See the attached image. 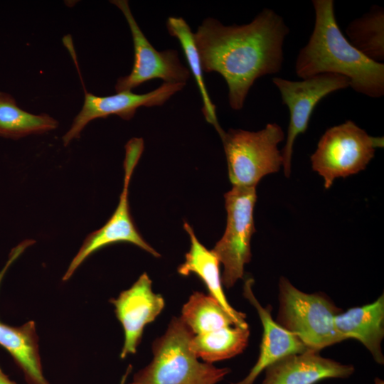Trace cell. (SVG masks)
<instances>
[{"mask_svg": "<svg viewBox=\"0 0 384 384\" xmlns=\"http://www.w3.org/2000/svg\"><path fill=\"white\" fill-rule=\"evenodd\" d=\"M289 32L283 18L270 9L247 24L225 26L208 18L198 26L194 41L203 72H215L225 79L232 109L243 107L257 78L280 72Z\"/></svg>", "mask_w": 384, "mask_h": 384, "instance_id": "1", "label": "cell"}, {"mask_svg": "<svg viewBox=\"0 0 384 384\" xmlns=\"http://www.w3.org/2000/svg\"><path fill=\"white\" fill-rule=\"evenodd\" d=\"M313 31L299 52L295 73L302 79L336 74L349 80L356 92L370 97L384 95V63H377L356 49L339 28L333 0L312 1Z\"/></svg>", "mask_w": 384, "mask_h": 384, "instance_id": "2", "label": "cell"}, {"mask_svg": "<svg viewBox=\"0 0 384 384\" xmlns=\"http://www.w3.org/2000/svg\"><path fill=\"white\" fill-rule=\"evenodd\" d=\"M194 334L181 319L174 318L152 347L154 358L134 377L136 384H217L230 372L202 363L190 348Z\"/></svg>", "mask_w": 384, "mask_h": 384, "instance_id": "3", "label": "cell"}, {"mask_svg": "<svg viewBox=\"0 0 384 384\" xmlns=\"http://www.w3.org/2000/svg\"><path fill=\"white\" fill-rule=\"evenodd\" d=\"M275 321L295 334L307 349H321L344 341L335 329L334 317L342 310L321 293H306L281 277Z\"/></svg>", "mask_w": 384, "mask_h": 384, "instance_id": "4", "label": "cell"}, {"mask_svg": "<svg viewBox=\"0 0 384 384\" xmlns=\"http://www.w3.org/2000/svg\"><path fill=\"white\" fill-rule=\"evenodd\" d=\"M220 138L233 186L256 188L265 176L282 166V154L277 146L284 133L277 123H269L257 132L230 129Z\"/></svg>", "mask_w": 384, "mask_h": 384, "instance_id": "5", "label": "cell"}, {"mask_svg": "<svg viewBox=\"0 0 384 384\" xmlns=\"http://www.w3.org/2000/svg\"><path fill=\"white\" fill-rule=\"evenodd\" d=\"M384 139L373 137L355 122H345L328 129L311 156L312 169L324 179L326 189L337 178H346L364 170L374 157L375 149L383 147Z\"/></svg>", "mask_w": 384, "mask_h": 384, "instance_id": "6", "label": "cell"}, {"mask_svg": "<svg viewBox=\"0 0 384 384\" xmlns=\"http://www.w3.org/2000/svg\"><path fill=\"white\" fill-rule=\"evenodd\" d=\"M224 198L226 227L211 251L223 266L222 284L229 289L243 277L245 265L251 260L250 242L256 231L253 218L256 188L233 186Z\"/></svg>", "mask_w": 384, "mask_h": 384, "instance_id": "7", "label": "cell"}, {"mask_svg": "<svg viewBox=\"0 0 384 384\" xmlns=\"http://www.w3.org/2000/svg\"><path fill=\"white\" fill-rule=\"evenodd\" d=\"M143 150L144 141L141 138H132L125 145V158L123 164L124 185L118 205L106 223L86 237L63 277V281L70 279L79 266L92 253L114 243H131L156 257L160 256L159 253L144 240L136 228L129 205L128 195L131 177Z\"/></svg>", "mask_w": 384, "mask_h": 384, "instance_id": "8", "label": "cell"}, {"mask_svg": "<svg viewBox=\"0 0 384 384\" xmlns=\"http://www.w3.org/2000/svg\"><path fill=\"white\" fill-rule=\"evenodd\" d=\"M289 112V122L286 142L282 151L284 176L291 175L293 146L297 137L308 129L309 123L317 104L329 94L350 87L348 78L336 74H321L301 81L273 78Z\"/></svg>", "mask_w": 384, "mask_h": 384, "instance_id": "9", "label": "cell"}, {"mask_svg": "<svg viewBox=\"0 0 384 384\" xmlns=\"http://www.w3.org/2000/svg\"><path fill=\"white\" fill-rule=\"evenodd\" d=\"M111 3L119 9L126 18L132 36L134 53L132 71L117 79L116 92L132 91L156 78L161 79L164 83H186L190 78V71L181 63L177 50H156L140 29L128 1L114 0Z\"/></svg>", "mask_w": 384, "mask_h": 384, "instance_id": "10", "label": "cell"}, {"mask_svg": "<svg viewBox=\"0 0 384 384\" xmlns=\"http://www.w3.org/2000/svg\"><path fill=\"white\" fill-rule=\"evenodd\" d=\"M185 85L186 83H163L156 89L144 94L125 91L105 97L85 92L82 110L63 137V144L67 146L73 139L79 138L85 127L93 119L115 114L123 119L129 120L139 107L161 106Z\"/></svg>", "mask_w": 384, "mask_h": 384, "instance_id": "11", "label": "cell"}, {"mask_svg": "<svg viewBox=\"0 0 384 384\" xmlns=\"http://www.w3.org/2000/svg\"><path fill=\"white\" fill-rule=\"evenodd\" d=\"M110 302L124 331V342L120 357L135 353L144 326L153 321L164 307V299L154 293L151 280L143 273L128 289L120 293Z\"/></svg>", "mask_w": 384, "mask_h": 384, "instance_id": "12", "label": "cell"}, {"mask_svg": "<svg viewBox=\"0 0 384 384\" xmlns=\"http://www.w3.org/2000/svg\"><path fill=\"white\" fill-rule=\"evenodd\" d=\"M354 370L351 364H343L307 349L269 366L262 384H315L326 378H346Z\"/></svg>", "mask_w": 384, "mask_h": 384, "instance_id": "13", "label": "cell"}, {"mask_svg": "<svg viewBox=\"0 0 384 384\" xmlns=\"http://www.w3.org/2000/svg\"><path fill=\"white\" fill-rule=\"evenodd\" d=\"M252 278H247L243 287V296L256 309L263 331L257 362L242 380L232 384H253L259 375L269 366L290 354L299 353L307 348L293 333L278 324L272 316L270 305L263 306L252 292Z\"/></svg>", "mask_w": 384, "mask_h": 384, "instance_id": "14", "label": "cell"}, {"mask_svg": "<svg viewBox=\"0 0 384 384\" xmlns=\"http://www.w3.org/2000/svg\"><path fill=\"white\" fill-rule=\"evenodd\" d=\"M334 323L344 340L357 339L368 350L377 363H384L381 347L384 337L383 294L370 304L340 312L334 317Z\"/></svg>", "mask_w": 384, "mask_h": 384, "instance_id": "15", "label": "cell"}, {"mask_svg": "<svg viewBox=\"0 0 384 384\" xmlns=\"http://www.w3.org/2000/svg\"><path fill=\"white\" fill-rule=\"evenodd\" d=\"M183 228L189 235L191 247L185 255V261L178 267V272L183 276L191 273L196 274L204 282L210 292V295L241 325L248 326L244 313L236 311L228 302L223 289L220 274V262L216 256L203 245L196 238L193 229L184 222Z\"/></svg>", "mask_w": 384, "mask_h": 384, "instance_id": "16", "label": "cell"}, {"mask_svg": "<svg viewBox=\"0 0 384 384\" xmlns=\"http://www.w3.org/2000/svg\"><path fill=\"white\" fill-rule=\"evenodd\" d=\"M0 276V280H1ZM0 346L13 357L28 384H50L43 375L35 323L11 326L0 321Z\"/></svg>", "mask_w": 384, "mask_h": 384, "instance_id": "17", "label": "cell"}, {"mask_svg": "<svg viewBox=\"0 0 384 384\" xmlns=\"http://www.w3.org/2000/svg\"><path fill=\"white\" fill-rule=\"evenodd\" d=\"M248 326H231L193 335L190 348L207 363L228 359L242 353L248 343Z\"/></svg>", "mask_w": 384, "mask_h": 384, "instance_id": "18", "label": "cell"}, {"mask_svg": "<svg viewBox=\"0 0 384 384\" xmlns=\"http://www.w3.org/2000/svg\"><path fill=\"white\" fill-rule=\"evenodd\" d=\"M166 27L171 36L176 38L183 51L189 69L194 78L203 100L202 112L206 121L211 124L221 137L225 131L219 124L215 105L211 101L207 91L203 70L200 55L188 24L181 17L171 16L167 19Z\"/></svg>", "mask_w": 384, "mask_h": 384, "instance_id": "19", "label": "cell"}, {"mask_svg": "<svg viewBox=\"0 0 384 384\" xmlns=\"http://www.w3.org/2000/svg\"><path fill=\"white\" fill-rule=\"evenodd\" d=\"M58 125L50 115L29 113L21 109L11 95L0 92V137L18 139L50 132Z\"/></svg>", "mask_w": 384, "mask_h": 384, "instance_id": "20", "label": "cell"}, {"mask_svg": "<svg viewBox=\"0 0 384 384\" xmlns=\"http://www.w3.org/2000/svg\"><path fill=\"white\" fill-rule=\"evenodd\" d=\"M181 320L194 335L241 325L211 295L196 292L183 305Z\"/></svg>", "mask_w": 384, "mask_h": 384, "instance_id": "21", "label": "cell"}, {"mask_svg": "<svg viewBox=\"0 0 384 384\" xmlns=\"http://www.w3.org/2000/svg\"><path fill=\"white\" fill-rule=\"evenodd\" d=\"M348 41L366 57L377 63L384 60V10L373 6L346 27Z\"/></svg>", "mask_w": 384, "mask_h": 384, "instance_id": "22", "label": "cell"}, {"mask_svg": "<svg viewBox=\"0 0 384 384\" xmlns=\"http://www.w3.org/2000/svg\"><path fill=\"white\" fill-rule=\"evenodd\" d=\"M0 384H17L11 380L6 374L4 373L0 366Z\"/></svg>", "mask_w": 384, "mask_h": 384, "instance_id": "23", "label": "cell"}, {"mask_svg": "<svg viewBox=\"0 0 384 384\" xmlns=\"http://www.w3.org/2000/svg\"><path fill=\"white\" fill-rule=\"evenodd\" d=\"M126 376H127V374H125L124 376L123 377V380H122V384H124V380H125V378H126ZM131 384H136V383H131Z\"/></svg>", "mask_w": 384, "mask_h": 384, "instance_id": "24", "label": "cell"}]
</instances>
